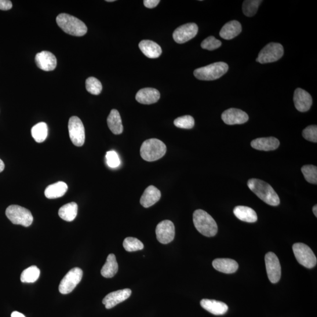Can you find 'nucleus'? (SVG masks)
<instances>
[{
	"label": "nucleus",
	"mask_w": 317,
	"mask_h": 317,
	"mask_svg": "<svg viewBox=\"0 0 317 317\" xmlns=\"http://www.w3.org/2000/svg\"><path fill=\"white\" fill-rule=\"evenodd\" d=\"M195 227L202 235L206 237H213L217 234L218 228L214 218L206 211L196 210L193 215Z\"/></svg>",
	"instance_id": "obj_3"
},
{
	"label": "nucleus",
	"mask_w": 317,
	"mask_h": 317,
	"mask_svg": "<svg viewBox=\"0 0 317 317\" xmlns=\"http://www.w3.org/2000/svg\"><path fill=\"white\" fill-rule=\"evenodd\" d=\"M247 185L255 195L268 205L277 206L280 205V199L278 195L271 186L265 182L258 178H251L248 181Z\"/></svg>",
	"instance_id": "obj_1"
},
{
	"label": "nucleus",
	"mask_w": 317,
	"mask_h": 317,
	"mask_svg": "<svg viewBox=\"0 0 317 317\" xmlns=\"http://www.w3.org/2000/svg\"><path fill=\"white\" fill-rule=\"evenodd\" d=\"M139 47L145 56L152 59L159 57L162 53L161 47L150 40H143L140 42Z\"/></svg>",
	"instance_id": "obj_24"
},
{
	"label": "nucleus",
	"mask_w": 317,
	"mask_h": 317,
	"mask_svg": "<svg viewBox=\"0 0 317 317\" xmlns=\"http://www.w3.org/2000/svg\"><path fill=\"white\" fill-rule=\"evenodd\" d=\"M160 198H161V193L159 189L154 186H149L145 189L142 195L140 203L142 206L145 208H148L157 203Z\"/></svg>",
	"instance_id": "obj_20"
},
{
	"label": "nucleus",
	"mask_w": 317,
	"mask_h": 317,
	"mask_svg": "<svg viewBox=\"0 0 317 317\" xmlns=\"http://www.w3.org/2000/svg\"><path fill=\"white\" fill-rule=\"evenodd\" d=\"M35 61L37 67L43 71H53L57 67L56 56L53 53L46 51L36 54Z\"/></svg>",
	"instance_id": "obj_17"
},
{
	"label": "nucleus",
	"mask_w": 317,
	"mask_h": 317,
	"mask_svg": "<svg viewBox=\"0 0 317 317\" xmlns=\"http://www.w3.org/2000/svg\"><path fill=\"white\" fill-rule=\"evenodd\" d=\"M198 32V27L195 23L181 25L174 30L173 37L178 43H184L195 37Z\"/></svg>",
	"instance_id": "obj_13"
},
{
	"label": "nucleus",
	"mask_w": 317,
	"mask_h": 317,
	"mask_svg": "<svg viewBox=\"0 0 317 317\" xmlns=\"http://www.w3.org/2000/svg\"><path fill=\"white\" fill-rule=\"evenodd\" d=\"M242 31V25L239 21L233 20L228 22L221 29L220 36L227 40L233 39L239 35Z\"/></svg>",
	"instance_id": "obj_23"
},
{
	"label": "nucleus",
	"mask_w": 317,
	"mask_h": 317,
	"mask_svg": "<svg viewBox=\"0 0 317 317\" xmlns=\"http://www.w3.org/2000/svg\"><path fill=\"white\" fill-rule=\"evenodd\" d=\"M78 207L75 202H71L61 207L58 211L59 216L64 220L72 221L77 216Z\"/></svg>",
	"instance_id": "obj_29"
},
{
	"label": "nucleus",
	"mask_w": 317,
	"mask_h": 317,
	"mask_svg": "<svg viewBox=\"0 0 317 317\" xmlns=\"http://www.w3.org/2000/svg\"><path fill=\"white\" fill-rule=\"evenodd\" d=\"M5 163H4L2 159H0V172H3L4 169H5Z\"/></svg>",
	"instance_id": "obj_43"
},
{
	"label": "nucleus",
	"mask_w": 317,
	"mask_h": 317,
	"mask_svg": "<svg viewBox=\"0 0 317 317\" xmlns=\"http://www.w3.org/2000/svg\"><path fill=\"white\" fill-rule=\"evenodd\" d=\"M233 212L239 220L247 222V223H254L257 220V215L256 211L249 207L236 206L233 210Z\"/></svg>",
	"instance_id": "obj_25"
},
{
	"label": "nucleus",
	"mask_w": 317,
	"mask_h": 317,
	"mask_svg": "<svg viewBox=\"0 0 317 317\" xmlns=\"http://www.w3.org/2000/svg\"><path fill=\"white\" fill-rule=\"evenodd\" d=\"M48 133V126L45 122L38 123L31 129L32 137L37 143H42L45 141Z\"/></svg>",
	"instance_id": "obj_30"
},
{
	"label": "nucleus",
	"mask_w": 317,
	"mask_h": 317,
	"mask_svg": "<svg viewBox=\"0 0 317 317\" xmlns=\"http://www.w3.org/2000/svg\"><path fill=\"white\" fill-rule=\"evenodd\" d=\"M301 171L305 179L308 183L317 184V167L314 165H305L302 167Z\"/></svg>",
	"instance_id": "obj_34"
},
{
	"label": "nucleus",
	"mask_w": 317,
	"mask_h": 317,
	"mask_svg": "<svg viewBox=\"0 0 317 317\" xmlns=\"http://www.w3.org/2000/svg\"><path fill=\"white\" fill-rule=\"evenodd\" d=\"M229 70V65L223 62H217L207 66L196 69L194 75L202 81H213L221 77Z\"/></svg>",
	"instance_id": "obj_5"
},
{
	"label": "nucleus",
	"mask_w": 317,
	"mask_h": 317,
	"mask_svg": "<svg viewBox=\"0 0 317 317\" xmlns=\"http://www.w3.org/2000/svg\"><path fill=\"white\" fill-rule=\"evenodd\" d=\"M202 307L206 311L216 315L225 314L228 311V306L223 302L214 300L203 299L200 301Z\"/></svg>",
	"instance_id": "obj_21"
},
{
	"label": "nucleus",
	"mask_w": 317,
	"mask_h": 317,
	"mask_svg": "<svg viewBox=\"0 0 317 317\" xmlns=\"http://www.w3.org/2000/svg\"><path fill=\"white\" fill-rule=\"evenodd\" d=\"M131 294H132V291L129 289L114 291L105 297L103 303L107 309L114 308L116 305L129 298Z\"/></svg>",
	"instance_id": "obj_15"
},
{
	"label": "nucleus",
	"mask_w": 317,
	"mask_h": 317,
	"mask_svg": "<svg viewBox=\"0 0 317 317\" xmlns=\"http://www.w3.org/2000/svg\"><path fill=\"white\" fill-rule=\"evenodd\" d=\"M263 1L260 0H246L243 4V12L247 17H253L257 13L258 7Z\"/></svg>",
	"instance_id": "obj_32"
},
{
	"label": "nucleus",
	"mask_w": 317,
	"mask_h": 317,
	"mask_svg": "<svg viewBox=\"0 0 317 317\" xmlns=\"http://www.w3.org/2000/svg\"><path fill=\"white\" fill-rule=\"evenodd\" d=\"M302 136L306 140L316 143L317 126L316 125H310L306 127L302 131Z\"/></svg>",
	"instance_id": "obj_39"
},
{
	"label": "nucleus",
	"mask_w": 317,
	"mask_h": 317,
	"mask_svg": "<svg viewBox=\"0 0 317 317\" xmlns=\"http://www.w3.org/2000/svg\"><path fill=\"white\" fill-rule=\"evenodd\" d=\"M174 125L178 128L191 129L194 127L195 119L190 115L181 116L174 120Z\"/></svg>",
	"instance_id": "obj_36"
},
{
	"label": "nucleus",
	"mask_w": 317,
	"mask_h": 317,
	"mask_svg": "<svg viewBox=\"0 0 317 317\" xmlns=\"http://www.w3.org/2000/svg\"><path fill=\"white\" fill-rule=\"evenodd\" d=\"M57 23L66 33L76 36H82L86 34L88 28L81 20L70 14L63 13L56 18Z\"/></svg>",
	"instance_id": "obj_2"
},
{
	"label": "nucleus",
	"mask_w": 317,
	"mask_h": 317,
	"mask_svg": "<svg viewBox=\"0 0 317 317\" xmlns=\"http://www.w3.org/2000/svg\"><path fill=\"white\" fill-rule=\"evenodd\" d=\"M265 263L268 279L272 283L279 282L282 276V268L278 256L273 252L265 254Z\"/></svg>",
	"instance_id": "obj_11"
},
{
	"label": "nucleus",
	"mask_w": 317,
	"mask_h": 317,
	"mask_svg": "<svg viewBox=\"0 0 317 317\" xmlns=\"http://www.w3.org/2000/svg\"><path fill=\"white\" fill-rule=\"evenodd\" d=\"M68 190V186L63 182H58L49 185L46 189L44 194L47 198L54 199L63 196Z\"/></svg>",
	"instance_id": "obj_26"
},
{
	"label": "nucleus",
	"mask_w": 317,
	"mask_h": 317,
	"mask_svg": "<svg viewBox=\"0 0 317 317\" xmlns=\"http://www.w3.org/2000/svg\"><path fill=\"white\" fill-rule=\"evenodd\" d=\"M12 317H25L24 314L18 311H14L12 312Z\"/></svg>",
	"instance_id": "obj_42"
},
{
	"label": "nucleus",
	"mask_w": 317,
	"mask_h": 317,
	"mask_svg": "<svg viewBox=\"0 0 317 317\" xmlns=\"http://www.w3.org/2000/svg\"><path fill=\"white\" fill-rule=\"evenodd\" d=\"M118 271V264L114 254L108 255L107 261L101 269V275L105 278H112Z\"/></svg>",
	"instance_id": "obj_28"
},
{
	"label": "nucleus",
	"mask_w": 317,
	"mask_h": 317,
	"mask_svg": "<svg viewBox=\"0 0 317 317\" xmlns=\"http://www.w3.org/2000/svg\"><path fill=\"white\" fill-rule=\"evenodd\" d=\"M221 46V42L214 37L213 36H210L205 40H203L201 43V47L203 49L213 51L219 48Z\"/></svg>",
	"instance_id": "obj_37"
},
{
	"label": "nucleus",
	"mask_w": 317,
	"mask_h": 317,
	"mask_svg": "<svg viewBox=\"0 0 317 317\" xmlns=\"http://www.w3.org/2000/svg\"><path fill=\"white\" fill-rule=\"evenodd\" d=\"M123 246L124 249L128 252L141 250L144 248V244L140 240L131 238V237L124 240Z\"/></svg>",
	"instance_id": "obj_33"
},
{
	"label": "nucleus",
	"mask_w": 317,
	"mask_h": 317,
	"mask_svg": "<svg viewBox=\"0 0 317 317\" xmlns=\"http://www.w3.org/2000/svg\"><path fill=\"white\" fill-rule=\"evenodd\" d=\"M284 49L279 43L271 42L266 45L258 54L256 61L260 64L274 63L283 56Z\"/></svg>",
	"instance_id": "obj_8"
},
{
	"label": "nucleus",
	"mask_w": 317,
	"mask_h": 317,
	"mask_svg": "<svg viewBox=\"0 0 317 317\" xmlns=\"http://www.w3.org/2000/svg\"><path fill=\"white\" fill-rule=\"evenodd\" d=\"M83 271L81 268L75 267L71 269L64 277L59 285L61 294H67L72 292L81 281Z\"/></svg>",
	"instance_id": "obj_10"
},
{
	"label": "nucleus",
	"mask_w": 317,
	"mask_h": 317,
	"mask_svg": "<svg viewBox=\"0 0 317 317\" xmlns=\"http://www.w3.org/2000/svg\"><path fill=\"white\" fill-rule=\"evenodd\" d=\"M167 151L166 146L158 139H149L145 141L141 147V156L148 162H154L162 158Z\"/></svg>",
	"instance_id": "obj_4"
},
{
	"label": "nucleus",
	"mask_w": 317,
	"mask_h": 317,
	"mask_svg": "<svg viewBox=\"0 0 317 317\" xmlns=\"http://www.w3.org/2000/svg\"><path fill=\"white\" fill-rule=\"evenodd\" d=\"M160 97L159 91L152 88L142 89L138 91L136 95V100L138 103L145 105H151L157 103Z\"/></svg>",
	"instance_id": "obj_18"
},
{
	"label": "nucleus",
	"mask_w": 317,
	"mask_h": 317,
	"mask_svg": "<svg viewBox=\"0 0 317 317\" xmlns=\"http://www.w3.org/2000/svg\"><path fill=\"white\" fill-rule=\"evenodd\" d=\"M249 115L241 109L230 108L223 112L221 119L229 125H240L248 121Z\"/></svg>",
	"instance_id": "obj_14"
},
{
	"label": "nucleus",
	"mask_w": 317,
	"mask_h": 317,
	"mask_svg": "<svg viewBox=\"0 0 317 317\" xmlns=\"http://www.w3.org/2000/svg\"><path fill=\"white\" fill-rule=\"evenodd\" d=\"M13 4L9 0H0V10H9L12 8Z\"/></svg>",
	"instance_id": "obj_40"
},
{
	"label": "nucleus",
	"mask_w": 317,
	"mask_h": 317,
	"mask_svg": "<svg viewBox=\"0 0 317 317\" xmlns=\"http://www.w3.org/2000/svg\"><path fill=\"white\" fill-rule=\"evenodd\" d=\"M6 216L14 224L28 227L33 221V216L31 211L18 205H11L6 211Z\"/></svg>",
	"instance_id": "obj_6"
},
{
	"label": "nucleus",
	"mask_w": 317,
	"mask_h": 317,
	"mask_svg": "<svg viewBox=\"0 0 317 317\" xmlns=\"http://www.w3.org/2000/svg\"><path fill=\"white\" fill-rule=\"evenodd\" d=\"M86 89L91 94L98 96L103 90L101 82L95 77H89L86 80Z\"/></svg>",
	"instance_id": "obj_35"
},
{
	"label": "nucleus",
	"mask_w": 317,
	"mask_h": 317,
	"mask_svg": "<svg viewBox=\"0 0 317 317\" xmlns=\"http://www.w3.org/2000/svg\"><path fill=\"white\" fill-rule=\"evenodd\" d=\"M39 269L35 265H32L21 273V281L25 283H34L39 279Z\"/></svg>",
	"instance_id": "obj_31"
},
{
	"label": "nucleus",
	"mask_w": 317,
	"mask_h": 317,
	"mask_svg": "<svg viewBox=\"0 0 317 317\" xmlns=\"http://www.w3.org/2000/svg\"><path fill=\"white\" fill-rule=\"evenodd\" d=\"M312 211H313V213H314L315 217H317V206L315 205L314 207H313V209H312Z\"/></svg>",
	"instance_id": "obj_44"
},
{
	"label": "nucleus",
	"mask_w": 317,
	"mask_h": 317,
	"mask_svg": "<svg viewBox=\"0 0 317 317\" xmlns=\"http://www.w3.org/2000/svg\"><path fill=\"white\" fill-rule=\"evenodd\" d=\"M293 100L295 107L301 112L309 111L312 104L310 94L301 88H297L295 90Z\"/></svg>",
	"instance_id": "obj_16"
},
{
	"label": "nucleus",
	"mask_w": 317,
	"mask_h": 317,
	"mask_svg": "<svg viewBox=\"0 0 317 317\" xmlns=\"http://www.w3.org/2000/svg\"><path fill=\"white\" fill-rule=\"evenodd\" d=\"M156 238L159 242L166 245L172 242L175 236V228L172 221L163 220L156 228Z\"/></svg>",
	"instance_id": "obj_12"
},
{
	"label": "nucleus",
	"mask_w": 317,
	"mask_h": 317,
	"mask_svg": "<svg viewBox=\"0 0 317 317\" xmlns=\"http://www.w3.org/2000/svg\"><path fill=\"white\" fill-rule=\"evenodd\" d=\"M107 123L109 129L115 134H120L123 132V127L121 116L116 109H112L107 118Z\"/></svg>",
	"instance_id": "obj_27"
},
{
	"label": "nucleus",
	"mask_w": 317,
	"mask_h": 317,
	"mask_svg": "<svg viewBox=\"0 0 317 317\" xmlns=\"http://www.w3.org/2000/svg\"><path fill=\"white\" fill-rule=\"evenodd\" d=\"M68 130L72 144L76 147H82L85 143L84 126L77 116H72L69 120Z\"/></svg>",
	"instance_id": "obj_9"
},
{
	"label": "nucleus",
	"mask_w": 317,
	"mask_h": 317,
	"mask_svg": "<svg viewBox=\"0 0 317 317\" xmlns=\"http://www.w3.org/2000/svg\"><path fill=\"white\" fill-rule=\"evenodd\" d=\"M106 159H107L108 166L111 168H116L121 164V160H120L117 153L114 151L107 152Z\"/></svg>",
	"instance_id": "obj_38"
},
{
	"label": "nucleus",
	"mask_w": 317,
	"mask_h": 317,
	"mask_svg": "<svg viewBox=\"0 0 317 317\" xmlns=\"http://www.w3.org/2000/svg\"><path fill=\"white\" fill-rule=\"evenodd\" d=\"M106 2H115V0H107V1H106Z\"/></svg>",
	"instance_id": "obj_45"
},
{
	"label": "nucleus",
	"mask_w": 317,
	"mask_h": 317,
	"mask_svg": "<svg viewBox=\"0 0 317 317\" xmlns=\"http://www.w3.org/2000/svg\"><path fill=\"white\" fill-rule=\"evenodd\" d=\"M159 0H145L144 5L147 8L154 9L159 5Z\"/></svg>",
	"instance_id": "obj_41"
},
{
	"label": "nucleus",
	"mask_w": 317,
	"mask_h": 317,
	"mask_svg": "<svg viewBox=\"0 0 317 317\" xmlns=\"http://www.w3.org/2000/svg\"><path fill=\"white\" fill-rule=\"evenodd\" d=\"M279 145L280 141L275 137L257 138L251 142V147L258 151H274Z\"/></svg>",
	"instance_id": "obj_19"
},
{
	"label": "nucleus",
	"mask_w": 317,
	"mask_h": 317,
	"mask_svg": "<svg viewBox=\"0 0 317 317\" xmlns=\"http://www.w3.org/2000/svg\"><path fill=\"white\" fill-rule=\"evenodd\" d=\"M212 265L216 270L225 274L234 273L239 268L238 263L231 258H217L213 261Z\"/></svg>",
	"instance_id": "obj_22"
},
{
	"label": "nucleus",
	"mask_w": 317,
	"mask_h": 317,
	"mask_svg": "<svg viewBox=\"0 0 317 317\" xmlns=\"http://www.w3.org/2000/svg\"><path fill=\"white\" fill-rule=\"evenodd\" d=\"M295 257L298 263L307 268H312L316 265L317 260L314 252L305 244L295 243L293 246Z\"/></svg>",
	"instance_id": "obj_7"
}]
</instances>
